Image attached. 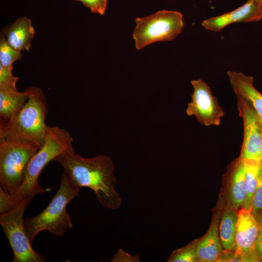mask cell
Here are the masks:
<instances>
[{"label":"cell","instance_id":"obj_1","mask_svg":"<svg viewBox=\"0 0 262 262\" xmlns=\"http://www.w3.org/2000/svg\"><path fill=\"white\" fill-rule=\"evenodd\" d=\"M54 161L61 164L74 185L93 190L101 205L111 209L121 206V198L115 189L116 180L111 157L101 155L84 158L72 150L58 156Z\"/></svg>","mask_w":262,"mask_h":262},{"label":"cell","instance_id":"obj_2","mask_svg":"<svg viewBox=\"0 0 262 262\" xmlns=\"http://www.w3.org/2000/svg\"><path fill=\"white\" fill-rule=\"evenodd\" d=\"M73 138L65 129L49 127L45 141L34 154L25 169L20 187L12 195L0 187V213H6L24 199L32 200L39 194L50 188H42L38 183L41 171L50 161L68 151L74 150Z\"/></svg>","mask_w":262,"mask_h":262},{"label":"cell","instance_id":"obj_3","mask_svg":"<svg viewBox=\"0 0 262 262\" xmlns=\"http://www.w3.org/2000/svg\"><path fill=\"white\" fill-rule=\"evenodd\" d=\"M28 100L9 120L0 119V138L26 141L41 147L49 129L45 122L48 109L44 94L40 87L25 90Z\"/></svg>","mask_w":262,"mask_h":262},{"label":"cell","instance_id":"obj_4","mask_svg":"<svg viewBox=\"0 0 262 262\" xmlns=\"http://www.w3.org/2000/svg\"><path fill=\"white\" fill-rule=\"evenodd\" d=\"M80 189L71 182L64 172L60 187L47 208L36 216L24 220L25 231L31 243L35 236L43 230L63 237L67 230L72 228L66 207L78 195Z\"/></svg>","mask_w":262,"mask_h":262},{"label":"cell","instance_id":"obj_5","mask_svg":"<svg viewBox=\"0 0 262 262\" xmlns=\"http://www.w3.org/2000/svg\"><path fill=\"white\" fill-rule=\"evenodd\" d=\"M41 147L26 141L0 138V187L10 195L21 185L26 166Z\"/></svg>","mask_w":262,"mask_h":262},{"label":"cell","instance_id":"obj_6","mask_svg":"<svg viewBox=\"0 0 262 262\" xmlns=\"http://www.w3.org/2000/svg\"><path fill=\"white\" fill-rule=\"evenodd\" d=\"M135 22L132 37L137 50L156 42L173 40L181 33L184 25L181 13L165 10L137 17Z\"/></svg>","mask_w":262,"mask_h":262},{"label":"cell","instance_id":"obj_7","mask_svg":"<svg viewBox=\"0 0 262 262\" xmlns=\"http://www.w3.org/2000/svg\"><path fill=\"white\" fill-rule=\"evenodd\" d=\"M30 199H24L10 211L0 213V223L13 251V262H44L45 258L32 247L25 231L23 214Z\"/></svg>","mask_w":262,"mask_h":262},{"label":"cell","instance_id":"obj_8","mask_svg":"<svg viewBox=\"0 0 262 262\" xmlns=\"http://www.w3.org/2000/svg\"><path fill=\"white\" fill-rule=\"evenodd\" d=\"M191 83L194 91L192 100L188 103L187 115L195 116L199 123L207 127L219 125L224 112L209 86L201 80H192Z\"/></svg>","mask_w":262,"mask_h":262},{"label":"cell","instance_id":"obj_9","mask_svg":"<svg viewBox=\"0 0 262 262\" xmlns=\"http://www.w3.org/2000/svg\"><path fill=\"white\" fill-rule=\"evenodd\" d=\"M238 110L243 118L244 137L240 158L243 161L261 163L260 145L262 136V124L251 105L237 96Z\"/></svg>","mask_w":262,"mask_h":262},{"label":"cell","instance_id":"obj_10","mask_svg":"<svg viewBox=\"0 0 262 262\" xmlns=\"http://www.w3.org/2000/svg\"><path fill=\"white\" fill-rule=\"evenodd\" d=\"M259 229L250 210L242 208L238 212L235 247L243 262L261 261L256 249Z\"/></svg>","mask_w":262,"mask_h":262},{"label":"cell","instance_id":"obj_11","mask_svg":"<svg viewBox=\"0 0 262 262\" xmlns=\"http://www.w3.org/2000/svg\"><path fill=\"white\" fill-rule=\"evenodd\" d=\"M262 19L261 5L253 0H248L233 11L203 21L202 25L207 30L218 32L231 23L255 22Z\"/></svg>","mask_w":262,"mask_h":262},{"label":"cell","instance_id":"obj_12","mask_svg":"<svg viewBox=\"0 0 262 262\" xmlns=\"http://www.w3.org/2000/svg\"><path fill=\"white\" fill-rule=\"evenodd\" d=\"M227 74L236 96L245 99L251 105L262 124V94L254 87L253 77L230 71Z\"/></svg>","mask_w":262,"mask_h":262},{"label":"cell","instance_id":"obj_13","mask_svg":"<svg viewBox=\"0 0 262 262\" xmlns=\"http://www.w3.org/2000/svg\"><path fill=\"white\" fill-rule=\"evenodd\" d=\"M9 45L15 49L30 50L34 30L31 19L26 16L18 18L11 26L3 30Z\"/></svg>","mask_w":262,"mask_h":262},{"label":"cell","instance_id":"obj_14","mask_svg":"<svg viewBox=\"0 0 262 262\" xmlns=\"http://www.w3.org/2000/svg\"><path fill=\"white\" fill-rule=\"evenodd\" d=\"M221 246L218 235V220L215 218L205 236L196 243L197 261L218 262L223 252Z\"/></svg>","mask_w":262,"mask_h":262},{"label":"cell","instance_id":"obj_15","mask_svg":"<svg viewBox=\"0 0 262 262\" xmlns=\"http://www.w3.org/2000/svg\"><path fill=\"white\" fill-rule=\"evenodd\" d=\"M229 192V207L238 210L246 196L245 163L240 157L231 169Z\"/></svg>","mask_w":262,"mask_h":262},{"label":"cell","instance_id":"obj_16","mask_svg":"<svg viewBox=\"0 0 262 262\" xmlns=\"http://www.w3.org/2000/svg\"><path fill=\"white\" fill-rule=\"evenodd\" d=\"M28 94L17 89L0 90V119L7 121L15 115L28 100Z\"/></svg>","mask_w":262,"mask_h":262},{"label":"cell","instance_id":"obj_17","mask_svg":"<svg viewBox=\"0 0 262 262\" xmlns=\"http://www.w3.org/2000/svg\"><path fill=\"white\" fill-rule=\"evenodd\" d=\"M229 207L224 212L219 225V238L225 250L231 251L235 246L238 213Z\"/></svg>","mask_w":262,"mask_h":262},{"label":"cell","instance_id":"obj_18","mask_svg":"<svg viewBox=\"0 0 262 262\" xmlns=\"http://www.w3.org/2000/svg\"><path fill=\"white\" fill-rule=\"evenodd\" d=\"M245 167L246 196L242 208L250 210L258 183V173L260 163L244 161Z\"/></svg>","mask_w":262,"mask_h":262},{"label":"cell","instance_id":"obj_19","mask_svg":"<svg viewBox=\"0 0 262 262\" xmlns=\"http://www.w3.org/2000/svg\"><path fill=\"white\" fill-rule=\"evenodd\" d=\"M22 53L10 46L3 33L0 35V65L13 70L14 63L22 58Z\"/></svg>","mask_w":262,"mask_h":262},{"label":"cell","instance_id":"obj_20","mask_svg":"<svg viewBox=\"0 0 262 262\" xmlns=\"http://www.w3.org/2000/svg\"><path fill=\"white\" fill-rule=\"evenodd\" d=\"M250 212L259 226H262V161L258 173L257 186L253 197Z\"/></svg>","mask_w":262,"mask_h":262},{"label":"cell","instance_id":"obj_21","mask_svg":"<svg viewBox=\"0 0 262 262\" xmlns=\"http://www.w3.org/2000/svg\"><path fill=\"white\" fill-rule=\"evenodd\" d=\"M197 261L196 253V243L174 251L169 257V262H194Z\"/></svg>","mask_w":262,"mask_h":262},{"label":"cell","instance_id":"obj_22","mask_svg":"<svg viewBox=\"0 0 262 262\" xmlns=\"http://www.w3.org/2000/svg\"><path fill=\"white\" fill-rule=\"evenodd\" d=\"M12 71L0 65V90L17 89L16 82L18 78L13 75Z\"/></svg>","mask_w":262,"mask_h":262},{"label":"cell","instance_id":"obj_23","mask_svg":"<svg viewBox=\"0 0 262 262\" xmlns=\"http://www.w3.org/2000/svg\"><path fill=\"white\" fill-rule=\"evenodd\" d=\"M81 1L91 12L103 15L106 9L107 0H76Z\"/></svg>","mask_w":262,"mask_h":262},{"label":"cell","instance_id":"obj_24","mask_svg":"<svg viewBox=\"0 0 262 262\" xmlns=\"http://www.w3.org/2000/svg\"><path fill=\"white\" fill-rule=\"evenodd\" d=\"M140 261V258L139 255L132 256L122 249L118 250L111 261L112 262H139Z\"/></svg>","mask_w":262,"mask_h":262},{"label":"cell","instance_id":"obj_25","mask_svg":"<svg viewBox=\"0 0 262 262\" xmlns=\"http://www.w3.org/2000/svg\"><path fill=\"white\" fill-rule=\"evenodd\" d=\"M225 252L224 251L219 259L218 262H243L240 256L235 252L231 253L229 252Z\"/></svg>","mask_w":262,"mask_h":262},{"label":"cell","instance_id":"obj_26","mask_svg":"<svg viewBox=\"0 0 262 262\" xmlns=\"http://www.w3.org/2000/svg\"><path fill=\"white\" fill-rule=\"evenodd\" d=\"M259 227V233L256 241V249L260 260L262 261V226Z\"/></svg>","mask_w":262,"mask_h":262},{"label":"cell","instance_id":"obj_27","mask_svg":"<svg viewBox=\"0 0 262 262\" xmlns=\"http://www.w3.org/2000/svg\"><path fill=\"white\" fill-rule=\"evenodd\" d=\"M260 155L261 161H262V136L261 140L260 145Z\"/></svg>","mask_w":262,"mask_h":262},{"label":"cell","instance_id":"obj_28","mask_svg":"<svg viewBox=\"0 0 262 262\" xmlns=\"http://www.w3.org/2000/svg\"><path fill=\"white\" fill-rule=\"evenodd\" d=\"M256 2H257L259 5H261L262 4V0H253Z\"/></svg>","mask_w":262,"mask_h":262},{"label":"cell","instance_id":"obj_29","mask_svg":"<svg viewBox=\"0 0 262 262\" xmlns=\"http://www.w3.org/2000/svg\"><path fill=\"white\" fill-rule=\"evenodd\" d=\"M261 9H262V4L261 5Z\"/></svg>","mask_w":262,"mask_h":262}]
</instances>
